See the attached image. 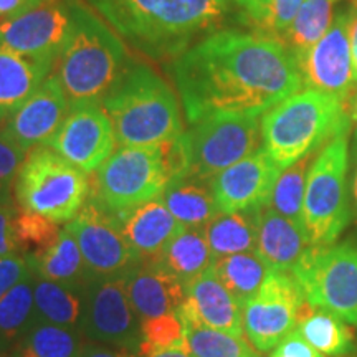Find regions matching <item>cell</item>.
Returning a JSON list of instances; mask_svg holds the SVG:
<instances>
[{
    "mask_svg": "<svg viewBox=\"0 0 357 357\" xmlns=\"http://www.w3.org/2000/svg\"><path fill=\"white\" fill-rule=\"evenodd\" d=\"M55 61L20 55L0 45V128L50 77Z\"/></svg>",
    "mask_w": 357,
    "mask_h": 357,
    "instance_id": "7402d4cb",
    "label": "cell"
},
{
    "mask_svg": "<svg viewBox=\"0 0 357 357\" xmlns=\"http://www.w3.org/2000/svg\"><path fill=\"white\" fill-rule=\"evenodd\" d=\"M187 121L213 114L260 116L303 86L296 58L280 40L215 32L174 61Z\"/></svg>",
    "mask_w": 357,
    "mask_h": 357,
    "instance_id": "6da1fadb",
    "label": "cell"
},
{
    "mask_svg": "<svg viewBox=\"0 0 357 357\" xmlns=\"http://www.w3.org/2000/svg\"><path fill=\"white\" fill-rule=\"evenodd\" d=\"M71 26L58 56V82L70 108L100 105L128 70V53L114 30L82 0H70Z\"/></svg>",
    "mask_w": 357,
    "mask_h": 357,
    "instance_id": "3957f363",
    "label": "cell"
},
{
    "mask_svg": "<svg viewBox=\"0 0 357 357\" xmlns=\"http://www.w3.org/2000/svg\"><path fill=\"white\" fill-rule=\"evenodd\" d=\"M310 247L305 229L271 208L263 207L255 252L271 270L291 271Z\"/></svg>",
    "mask_w": 357,
    "mask_h": 357,
    "instance_id": "603a6c76",
    "label": "cell"
},
{
    "mask_svg": "<svg viewBox=\"0 0 357 357\" xmlns=\"http://www.w3.org/2000/svg\"><path fill=\"white\" fill-rule=\"evenodd\" d=\"M187 351L192 357H261L245 336L218 331L199 321L184 318Z\"/></svg>",
    "mask_w": 357,
    "mask_h": 357,
    "instance_id": "d6a6232c",
    "label": "cell"
},
{
    "mask_svg": "<svg viewBox=\"0 0 357 357\" xmlns=\"http://www.w3.org/2000/svg\"><path fill=\"white\" fill-rule=\"evenodd\" d=\"M119 225L124 238L141 261L155 260L172 236L182 229L162 197L119 213Z\"/></svg>",
    "mask_w": 357,
    "mask_h": 357,
    "instance_id": "44dd1931",
    "label": "cell"
},
{
    "mask_svg": "<svg viewBox=\"0 0 357 357\" xmlns=\"http://www.w3.org/2000/svg\"><path fill=\"white\" fill-rule=\"evenodd\" d=\"M334 2L336 0H305L291 26L281 38L296 60L306 55L328 32L334 20Z\"/></svg>",
    "mask_w": 357,
    "mask_h": 357,
    "instance_id": "836d02e7",
    "label": "cell"
},
{
    "mask_svg": "<svg viewBox=\"0 0 357 357\" xmlns=\"http://www.w3.org/2000/svg\"><path fill=\"white\" fill-rule=\"evenodd\" d=\"M52 0H0V20L12 19Z\"/></svg>",
    "mask_w": 357,
    "mask_h": 357,
    "instance_id": "7bdbcfd3",
    "label": "cell"
},
{
    "mask_svg": "<svg viewBox=\"0 0 357 357\" xmlns=\"http://www.w3.org/2000/svg\"><path fill=\"white\" fill-rule=\"evenodd\" d=\"M351 199H352V207H354V217L357 222V158L354 162V171H352V177H351Z\"/></svg>",
    "mask_w": 357,
    "mask_h": 357,
    "instance_id": "c3c4849f",
    "label": "cell"
},
{
    "mask_svg": "<svg viewBox=\"0 0 357 357\" xmlns=\"http://www.w3.org/2000/svg\"><path fill=\"white\" fill-rule=\"evenodd\" d=\"M177 312L218 331L245 336L242 303L223 287L212 266L185 284V301Z\"/></svg>",
    "mask_w": 357,
    "mask_h": 357,
    "instance_id": "d6986e66",
    "label": "cell"
},
{
    "mask_svg": "<svg viewBox=\"0 0 357 357\" xmlns=\"http://www.w3.org/2000/svg\"><path fill=\"white\" fill-rule=\"evenodd\" d=\"M268 357H324L318 349H314L298 329H293L288 336L271 349Z\"/></svg>",
    "mask_w": 357,
    "mask_h": 357,
    "instance_id": "b9f144b4",
    "label": "cell"
},
{
    "mask_svg": "<svg viewBox=\"0 0 357 357\" xmlns=\"http://www.w3.org/2000/svg\"><path fill=\"white\" fill-rule=\"evenodd\" d=\"M234 2L242 8L248 20L255 26L265 17L270 0H234Z\"/></svg>",
    "mask_w": 357,
    "mask_h": 357,
    "instance_id": "f6af8a7d",
    "label": "cell"
},
{
    "mask_svg": "<svg viewBox=\"0 0 357 357\" xmlns=\"http://www.w3.org/2000/svg\"><path fill=\"white\" fill-rule=\"evenodd\" d=\"M17 215H19V207L12 200L10 190L2 192L0 194V258L22 253L15 231Z\"/></svg>",
    "mask_w": 357,
    "mask_h": 357,
    "instance_id": "f35d334b",
    "label": "cell"
},
{
    "mask_svg": "<svg viewBox=\"0 0 357 357\" xmlns=\"http://www.w3.org/2000/svg\"><path fill=\"white\" fill-rule=\"evenodd\" d=\"M351 123L321 147L307 172L303 229L310 245H333L351 222L347 195Z\"/></svg>",
    "mask_w": 357,
    "mask_h": 357,
    "instance_id": "8992f818",
    "label": "cell"
},
{
    "mask_svg": "<svg viewBox=\"0 0 357 357\" xmlns=\"http://www.w3.org/2000/svg\"><path fill=\"white\" fill-rule=\"evenodd\" d=\"M70 111V102L55 75H50L10 119L0 128V134L22 149L48 146Z\"/></svg>",
    "mask_w": 357,
    "mask_h": 357,
    "instance_id": "ac0fdd59",
    "label": "cell"
},
{
    "mask_svg": "<svg viewBox=\"0 0 357 357\" xmlns=\"http://www.w3.org/2000/svg\"><path fill=\"white\" fill-rule=\"evenodd\" d=\"M169 184L159 146L119 147L96 171L95 199L111 213H123L158 199Z\"/></svg>",
    "mask_w": 357,
    "mask_h": 357,
    "instance_id": "9c48e42d",
    "label": "cell"
},
{
    "mask_svg": "<svg viewBox=\"0 0 357 357\" xmlns=\"http://www.w3.org/2000/svg\"><path fill=\"white\" fill-rule=\"evenodd\" d=\"M88 194L86 172L48 146L33 147L15 178V200L22 211L56 223L77 217Z\"/></svg>",
    "mask_w": 357,
    "mask_h": 357,
    "instance_id": "52a82bcc",
    "label": "cell"
},
{
    "mask_svg": "<svg viewBox=\"0 0 357 357\" xmlns=\"http://www.w3.org/2000/svg\"><path fill=\"white\" fill-rule=\"evenodd\" d=\"M190 174L211 181L222 171L261 149V121L250 114H213L185 132Z\"/></svg>",
    "mask_w": 357,
    "mask_h": 357,
    "instance_id": "8fae6325",
    "label": "cell"
},
{
    "mask_svg": "<svg viewBox=\"0 0 357 357\" xmlns=\"http://www.w3.org/2000/svg\"><path fill=\"white\" fill-rule=\"evenodd\" d=\"M84 344L78 328L35 321L8 357H79Z\"/></svg>",
    "mask_w": 357,
    "mask_h": 357,
    "instance_id": "f1b7e54d",
    "label": "cell"
},
{
    "mask_svg": "<svg viewBox=\"0 0 357 357\" xmlns=\"http://www.w3.org/2000/svg\"><path fill=\"white\" fill-rule=\"evenodd\" d=\"M291 275L311 306L331 311L347 324L357 326V247L310 245Z\"/></svg>",
    "mask_w": 357,
    "mask_h": 357,
    "instance_id": "ba28073f",
    "label": "cell"
},
{
    "mask_svg": "<svg viewBox=\"0 0 357 357\" xmlns=\"http://www.w3.org/2000/svg\"><path fill=\"white\" fill-rule=\"evenodd\" d=\"M131 305L141 321L177 312L185 301V284L154 261H141L126 273Z\"/></svg>",
    "mask_w": 357,
    "mask_h": 357,
    "instance_id": "ffe728a7",
    "label": "cell"
},
{
    "mask_svg": "<svg viewBox=\"0 0 357 357\" xmlns=\"http://www.w3.org/2000/svg\"><path fill=\"white\" fill-rule=\"evenodd\" d=\"M318 151L283 169L271 194L270 207L289 220L303 227V202H305L307 172Z\"/></svg>",
    "mask_w": 357,
    "mask_h": 357,
    "instance_id": "e575fe53",
    "label": "cell"
},
{
    "mask_svg": "<svg viewBox=\"0 0 357 357\" xmlns=\"http://www.w3.org/2000/svg\"><path fill=\"white\" fill-rule=\"evenodd\" d=\"M351 12L334 17L324 37L296 60L303 86L346 101L357 88V75L349 38Z\"/></svg>",
    "mask_w": 357,
    "mask_h": 357,
    "instance_id": "5bb4252c",
    "label": "cell"
},
{
    "mask_svg": "<svg viewBox=\"0 0 357 357\" xmlns=\"http://www.w3.org/2000/svg\"><path fill=\"white\" fill-rule=\"evenodd\" d=\"M296 329L324 357H349L357 352L354 333L346 321L307 301L301 306Z\"/></svg>",
    "mask_w": 357,
    "mask_h": 357,
    "instance_id": "d4e9b609",
    "label": "cell"
},
{
    "mask_svg": "<svg viewBox=\"0 0 357 357\" xmlns=\"http://www.w3.org/2000/svg\"><path fill=\"white\" fill-rule=\"evenodd\" d=\"M30 265L24 253L0 258V300L29 275Z\"/></svg>",
    "mask_w": 357,
    "mask_h": 357,
    "instance_id": "60d3db41",
    "label": "cell"
},
{
    "mask_svg": "<svg viewBox=\"0 0 357 357\" xmlns=\"http://www.w3.org/2000/svg\"><path fill=\"white\" fill-rule=\"evenodd\" d=\"M26 260L43 278L68 284V287L82 288L89 276L82 250H79L75 236L65 227L52 248L45 250L38 255L26 257Z\"/></svg>",
    "mask_w": 357,
    "mask_h": 357,
    "instance_id": "83f0119b",
    "label": "cell"
},
{
    "mask_svg": "<svg viewBox=\"0 0 357 357\" xmlns=\"http://www.w3.org/2000/svg\"><path fill=\"white\" fill-rule=\"evenodd\" d=\"M212 268L223 287L242 305L260 289L268 275L271 273V268L263 261L257 252H243L215 258Z\"/></svg>",
    "mask_w": 357,
    "mask_h": 357,
    "instance_id": "1f68e13d",
    "label": "cell"
},
{
    "mask_svg": "<svg viewBox=\"0 0 357 357\" xmlns=\"http://www.w3.org/2000/svg\"><path fill=\"white\" fill-rule=\"evenodd\" d=\"M61 227L50 218L38 213L19 211L15 220V231L19 238L20 252L26 257L38 255L52 248L61 234Z\"/></svg>",
    "mask_w": 357,
    "mask_h": 357,
    "instance_id": "8d00e7d4",
    "label": "cell"
},
{
    "mask_svg": "<svg viewBox=\"0 0 357 357\" xmlns=\"http://www.w3.org/2000/svg\"><path fill=\"white\" fill-rule=\"evenodd\" d=\"M78 329L89 342L139 351L141 319L129 300L126 275L89 273L82 287Z\"/></svg>",
    "mask_w": 357,
    "mask_h": 357,
    "instance_id": "30bf717a",
    "label": "cell"
},
{
    "mask_svg": "<svg viewBox=\"0 0 357 357\" xmlns=\"http://www.w3.org/2000/svg\"><path fill=\"white\" fill-rule=\"evenodd\" d=\"M153 261L187 284L208 270L215 257L204 229L182 227Z\"/></svg>",
    "mask_w": 357,
    "mask_h": 357,
    "instance_id": "484cf974",
    "label": "cell"
},
{
    "mask_svg": "<svg viewBox=\"0 0 357 357\" xmlns=\"http://www.w3.org/2000/svg\"><path fill=\"white\" fill-rule=\"evenodd\" d=\"M79 357H141L137 352L123 349V347H113L105 344H96V342H86Z\"/></svg>",
    "mask_w": 357,
    "mask_h": 357,
    "instance_id": "ee69618b",
    "label": "cell"
},
{
    "mask_svg": "<svg viewBox=\"0 0 357 357\" xmlns=\"http://www.w3.org/2000/svg\"><path fill=\"white\" fill-rule=\"evenodd\" d=\"M114 129L109 116L100 105L70 108L48 147L70 160L83 172L100 169L114 149Z\"/></svg>",
    "mask_w": 357,
    "mask_h": 357,
    "instance_id": "2e32d148",
    "label": "cell"
},
{
    "mask_svg": "<svg viewBox=\"0 0 357 357\" xmlns=\"http://www.w3.org/2000/svg\"><path fill=\"white\" fill-rule=\"evenodd\" d=\"M356 7H357V2H356Z\"/></svg>",
    "mask_w": 357,
    "mask_h": 357,
    "instance_id": "f5cc1de1",
    "label": "cell"
},
{
    "mask_svg": "<svg viewBox=\"0 0 357 357\" xmlns=\"http://www.w3.org/2000/svg\"><path fill=\"white\" fill-rule=\"evenodd\" d=\"M35 321L33 283L29 271V275L0 300V356L10 354Z\"/></svg>",
    "mask_w": 357,
    "mask_h": 357,
    "instance_id": "4dcf8cb0",
    "label": "cell"
},
{
    "mask_svg": "<svg viewBox=\"0 0 357 357\" xmlns=\"http://www.w3.org/2000/svg\"><path fill=\"white\" fill-rule=\"evenodd\" d=\"M261 208L240 212H220L204 227L213 257L255 252Z\"/></svg>",
    "mask_w": 357,
    "mask_h": 357,
    "instance_id": "4316f807",
    "label": "cell"
},
{
    "mask_svg": "<svg viewBox=\"0 0 357 357\" xmlns=\"http://www.w3.org/2000/svg\"><path fill=\"white\" fill-rule=\"evenodd\" d=\"M349 38H351V48H352V58H354V68L357 75V12H351L349 20Z\"/></svg>",
    "mask_w": 357,
    "mask_h": 357,
    "instance_id": "bcb514c9",
    "label": "cell"
},
{
    "mask_svg": "<svg viewBox=\"0 0 357 357\" xmlns=\"http://www.w3.org/2000/svg\"><path fill=\"white\" fill-rule=\"evenodd\" d=\"M147 357H192V356L187 349H166V351L154 352V354Z\"/></svg>",
    "mask_w": 357,
    "mask_h": 357,
    "instance_id": "681fc988",
    "label": "cell"
},
{
    "mask_svg": "<svg viewBox=\"0 0 357 357\" xmlns=\"http://www.w3.org/2000/svg\"><path fill=\"white\" fill-rule=\"evenodd\" d=\"M344 109L351 123L356 124L357 129V88L351 93V96L344 101Z\"/></svg>",
    "mask_w": 357,
    "mask_h": 357,
    "instance_id": "7dc6e473",
    "label": "cell"
},
{
    "mask_svg": "<svg viewBox=\"0 0 357 357\" xmlns=\"http://www.w3.org/2000/svg\"><path fill=\"white\" fill-rule=\"evenodd\" d=\"M29 151L22 149L15 142L0 134V192L10 190L22 164L25 162Z\"/></svg>",
    "mask_w": 357,
    "mask_h": 357,
    "instance_id": "ab89813d",
    "label": "cell"
},
{
    "mask_svg": "<svg viewBox=\"0 0 357 357\" xmlns=\"http://www.w3.org/2000/svg\"><path fill=\"white\" fill-rule=\"evenodd\" d=\"M37 321L78 328L82 316V288L43 278L30 266Z\"/></svg>",
    "mask_w": 357,
    "mask_h": 357,
    "instance_id": "f546056e",
    "label": "cell"
},
{
    "mask_svg": "<svg viewBox=\"0 0 357 357\" xmlns=\"http://www.w3.org/2000/svg\"><path fill=\"white\" fill-rule=\"evenodd\" d=\"M303 3L305 0H270L265 17L255 25L258 33L281 42Z\"/></svg>",
    "mask_w": 357,
    "mask_h": 357,
    "instance_id": "74e56055",
    "label": "cell"
},
{
    "mask_svg": "<svg viewBox=\"0 0 357 357\" xmlns=\"http://www.w3.org/2000/svg\"><path fill=\"white\" fill-rule=\"evenodd\" d=\"M280 174L281 169L263 147L222 171L212 178L218 211L240 212L268 207Z\"/></svg>",
    "mask_w": 357,
    "mask_h": 357,
    "instance_id": "e0dca14e",
    "label": "cell"
},
{
    "mask_svg": "<svg viewBox=\"0 0 357 357\" xmlns=\"http://www.w3.org/2000/svg\"><path fill=\"white\" fill-rule=\"evenodd\" d=\"M65 229L77 240L89 273L121 276L141 263L124 238L118 218L95 197L86 200L77 217L66 222Z\"/></svg>",
    "mask_w": 357,
    "mask_h": 357,
    "instance_id": "4fadbf2b",
    "label": "cell"
},
{
    "mask_svg": "<svg viewBox=\"0 0 357 357\" xmlns=\"http://www.w3.org/2000/svg\"><path fill=\"white\" fill-rule=\"evenodd\" d=\"M352 357H357V352H356V354H354V356H352Z\"/></svg>",
    "mask_w": 357,
    "mask_h": 357,
    "instance_id": "f907efd6",
    "label": "cell"
},
{
    "mask_svg": "<svg viewBox=\"0 0 357 357\" xmlns=\"http://www.w3.org/2000/svg\"><path fill=\"white\" fill-rule=\"evenodd\" d=\"M166 349H187L185 324L178 312L141 321V344L137 354L147 357Z\"/></svg>",
    "mask_w": 357,
    "mask_h": 357,
    "instance_id": "d590c367",
    "label": "cell"
},
{
    "mask_svg": "<svg viewBox=\"0 0 357 357\" xmlns=\"http://www.w3.org/2000/svg\"><path fill=\"white\" fill-rule=\"evenodd\" d=\"M349 121L341 98L300 89L263 113V149L281 171L316 153Z\"/></svg>",
    "mask_w": 357,
    "mask_h": 357,
    "instance_id": "5b68a950",
    "label": "cell"
},
{
    "mask_svg": "<svg viewBox=\"0 0 357 357\" xmlns=\"http://www.w3.org/2000/svg\"><path fill=\"white\" fill-rule=\"evenodd\" d=\"M70 26V0H52L12 19L0 20V45L20 55L56 63Z\"/></svg>",
    "mask_w": 357,
    "mask_h": 357,
    "instance_id": "9a60e30c",
    "label": "cell"
},
{
    "mask_svg": "<svg viewBox=\"0 0 357 357\" xmlns=\"http://www.w3.org/2000/svg\"><path fill=\"white\" fill-rule=\"evenodd\" d=\"M0 194H2V192H0Z\"/></svg>",
    "mask_w": 357,
    "mask_h": 357,
    "instance_id": "db71d44e",
    "label": "cell"
},
{
    "mask_svg": "<svg viewBox=\"0 0 357 357\" xmlns=\"http://www.w3.org/2000/svg\"><path fill=\"white\" fill-rule=\"evenodd\" d=\"M0 357H8V356H0Z\"/></svg>",
    "mask_w": 357,
    "mask_h": 357,
    "instance_id": "816d5d0a",
    "label": "cell"
},
{
    "mask_svg": "<svg viewBox=\"0 0 357 357\" xmlns=\"http://www.w3.org/2000/svg\"><path fill=\"white\" fill-rule=\"evenodd\" d=\"M160 197L176 220L185 229H204L220 213L213 197L212 182L194 176L169 182Z\"/></svg>",
    "mask_w": 357,
    "mask_h": 357,
    "instance_id": "cb8c5ba5",
    "label": "cell"
},
{
    "mask_svg": "<svg viewBox=\"0 0 357 357\" xmlns=\"http://www.w3.org/2000/svg\"><path fill=\"white\" fill-rule=\"evenodd\" d=\"M305 291L291 271L271 270L265 283L242 305L243 331L253 347L268 352L296 329Z\"/></svg>",
    "mask_w": 357,
    "mask_h": 357,
    "instance_id": "7c38bea8",
    "label": "cell"
},
{
    "mask_svg": "<svg viewBox=\"0 0 357 357\" xmlns=\"http://www.w3.org/2000/svg\"><path fill=\"white\" fill-rule=\"evenodd\" d=\"M111 29L153 58L185 52L223 19L227 0H88Z\"/></svg>",
    "mask_w": 357,
    "mask_h": 357,
    "instance_id": "7a4b0ae2",
    "label": "cell"
},
{
    "mask_svg": "<svg viewBox=\"0 0 357 357\" xmlns=\"http://www.w3.org/2000/svg\"><path fill=\"white\" fill-rule=\"evenodd\" d=\"M102 109L121 147L159 146L182 134L176 95L147 66H128L102 100Z\"/></svg>",
    "mask_w": 357,
    "mask_h": 357,
    "instance_id": "277c9868",
    "label": "cell"
}]
</instances>
